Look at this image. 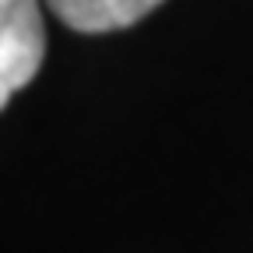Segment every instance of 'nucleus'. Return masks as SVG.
Here are the masks:
<instances>
[{
    "label": "nucleus",
    "mask_w": 253,
    "mask_h": 253,
    "mask_svg": "<svg viewBox=\"0 0 253 253\" xmlns=\"http://www.w3.org/2000/svg\"><path fill=\"white\" fill-rule=\"evenodd\" d=\"M162 0H46V7L74 32H116L137 25Z\"/></svg>",
    "instance_id": "nucleus-2"
},
{
    "label": "nucleus",
    "mask_w": 253,
    "mask_h": 253,
    "mask_svg": "<svg viewBox=\"0 0 253 253\" xmlns=\"http://www.w3.org/2000/svg\"><path fill=\"white\" fill-rule=\"evenodd\" d=\"M46 60L42 0H0V109Z\"/></svg>",
    "instance_id": "nucleus-1"
}]
</instances>
